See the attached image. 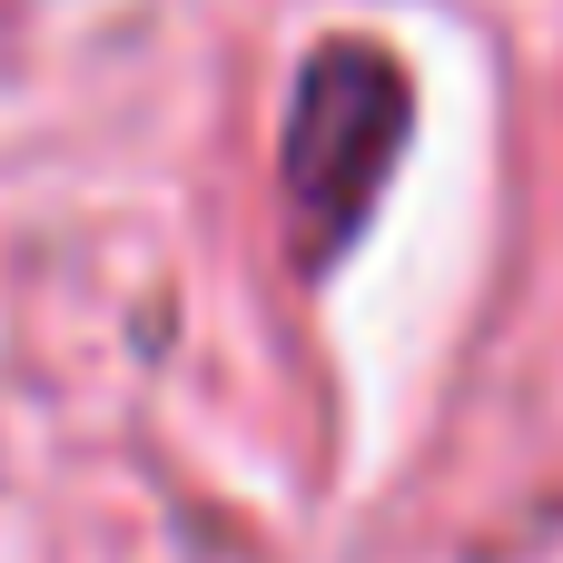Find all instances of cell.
<instances>
[{"mask_svg": "<svg viewBox=\"0 0 563 563\" xmlns=\"http://www.w3.org/2000/svg\"><path fill=\"white\" fill-rule=\"evenodd\" d=\"M406 129H416V79H406V59L386 40L346 30V40L307 49L297 99H287V158H277L307 257H336L376 218V198H386V178L406 158Z\"/></svg>", "mask_w": 563, "mask_h": 563, "instance_id": "1", "label": "cell"}]
</instances>
